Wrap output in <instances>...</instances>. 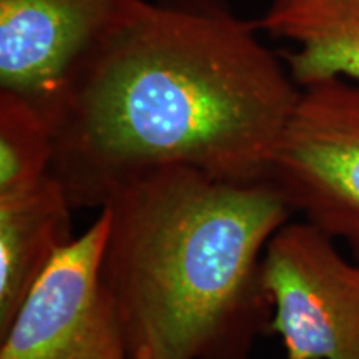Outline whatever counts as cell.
Segmentation results:
<instances>
[{
	"label": "cell",
	"mask_w": 359,
	"mask_h": 359,
	"mask_svg": "<svg viewBox=\"0 0 359 359\" xmlns=\"http://www.w3.org/2000/svg\"><path fill=\"white\" fill-rule=\"evenodd\" d=\"M257 22L224 0H143L83 57L48 110L52 175L74 208H102L161 167L264 180L302 88Z\"/></svg>",
	"instance_id": "1"
},
{
	"label": "cell",
	"mask_w": 359,
	"mask_h": 359,
	"mask_svg": "<svg viewBox=\"0 0 359 359\" xmlns=\"http://www.w3.org/2000/svg\"><path fill=\"white\" fill-rule=\"evenodd\" d=\"M102 208L100 275L130 359H250L273 316L264 251L294 215L280 193L173 165L123 182Z\"/></svg>",
	"instance_id": "2"
},
{
	"label": "cell",
	"mask_w": 359,
	"mask_h": 359,
	"mask_svg": "<svg viewBox=\"0 0 359 359\" xmlns=\"http://www.w3.org/2000/svg\"><path fill=\"white\" fill-rule=\"evenodd\" d=\"M264 180L291 212L359 259V85L326 79L302 88Z\"/></svg>",
	"instance_id": "3"
},
{
	"label": "cell",
	"mask_w": 359,
	"mask_h": 359,
	"mask_svg": "<svg viewBox=\"0 0 359 359\" xmlns=\"http://www.w3.org/2000/svg\"><path fill=\"white\" fill-rule=\"evenodd\" d=\"M306 222L269 240L263 278L285 359H359V259Z\"/></svg>",
	"instance_id": "4"
},
{
	"label": "cell",
	"mask_w": 359,
	"mask_h": 359,
	"mask_svg": "<svg viewBox=\"0 0 359 359\" xmlns=\"http://www.w3.org/2000/svg\"><path fill=\"white\" fill-rule=\"evenodd\" d=\"M109 215H100L45 268L6 330L0 359H130L100 264Z\"/></svg>",
	"instance_id": "5"
},
{
	"label": "cell",
	"mask_w": 359,
	"mask_h": 359,
	"mask_svg": "<svg viewBox=\"0 0 359 359\" xmlns=\"http://www.w3.org/2000/svg\"><path fill=\"white\" fill-rule=\"evenodd\" d=\"M143 0H0V90L50 110L83 57Z\"/></svg>",
	"instance_id": "6"
},
{
	"label": "cell",
	"mask_w": 359,
	"mask_h": 359,
	"mask_svg": "<svg viewBox=\"0 0 359 359\" xmlns=\"http://www.w3.org/2000/svg\"><path fill=\"white\" fill-rule=\"evenodd\" d=\"M72 210L53 175L29 190L0 196V333L53 257L74 240Z\"/></svg>",
	"instance_id": "7"
},
{
	"label": "cell",
	"mask_w": 359,
	"mask_h": 359,
	"mask_svg": "<svg viewBox=\"0 0 359 359\" xmlns=\"http://www.w3.org/2000/svg\"><path fill=\"white\" fill-rule=\"evenodd\" d=\"M257 24L294 45L283 58L299 88L326 79L359 85V0H273Z\"/></svg>",
	"instance_id": "8"
},
{
	"label": "cell",
	"mask_w": 359,
	"mask_h": 359,
	"mask_svg": "<svg viewBox=\"0 0 359 359\" xmlns=\"http://www.w3.org/2000/svg\"><path fill=\"white\" fill-rule=\"evenodd\" d=\"M52 116L24 95L0 90V196L29 190L52 175Z\"/></svg>",
	"instance_id": "9"
}]
</instances>
